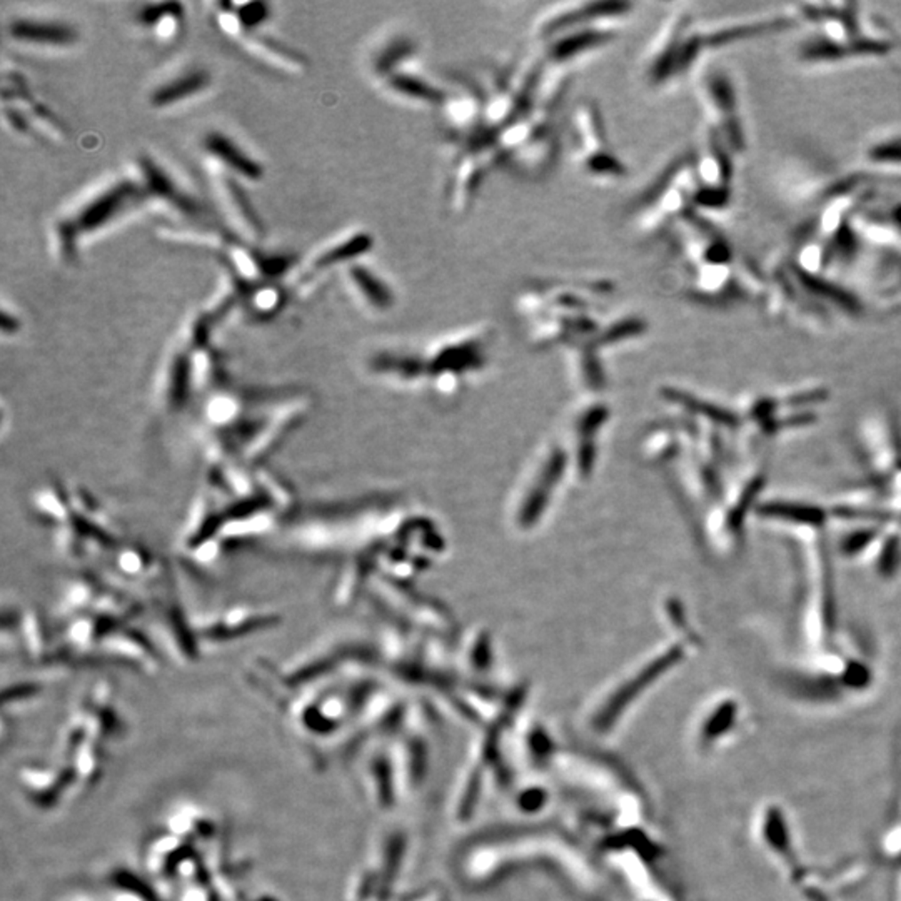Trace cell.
<instances>
[{
	"label": "cell",
	"mask_w": 901,
	"mask_h": 901,
	"mask_svg": "<svg viewBox=\"0 0 901 901\" xmlns=\"http://www.w3.org/2000/svg\"><path fill=\"white\" fill-rule=\"evenodd\" d=\"M137 196H139V188L135 186L134 182L125 181V182H121L106 192H102L101 196L95 197L94 201L84 205L79 211V214L76 215V219L70 222L79 234L93 232V230L102 228L104 224H108L109 221H112L129 202L134 201Z\"/></svg>",
	"instance_id": "cell-5"
},
{
	"label": "cell",
	"mask_w": 901,
	"mask_h": 901,
	"mask_svg": "<svg viewBox=\"0 0 901 901\" xmlns=\"http://www.w3.org/2000/svg\"><path fill=\"white\" fill-rule=\"evenodd\" d=\"M388 84L394 93L409 97V99H414V101L430 102V104H439L444 101L441 89H438L434 84L426 82L422 77L414 76V74H406V72L390 74Z\"/></svg>",
	"instance_id": "cell-14"
},
{
	"label": "cell",
	"mask_w": 901,
	"mask_h": 901,
	"mask_svg": "<svg viewBox=\"0 0 901 901\" xmlns=\"http://www.w3.org/2000/svg\"><path fill=\"white\" fill-rule=\"evenodd\" d=\"M611 39H613V34L607 30L579 28L578 30L567 34L565 37L551 42V45L548 49V55L552 62L561 64V62H567V60L578 57L586 51L590 52L598 47H603L607 42H611Z\"/></svg>",
	"instance_id": "cell-9"
},
{
	"label": "cell",
	"mask_w": 901,
	"mask_h": 901,
	"mask_svg": "<svg viewBox=\"0 0 901 901\" xmlns=\"http://www.w3.org/2000/svg\"><path fill=\"white\" fill-rule=\"evenodd\" d=\"M411 51H413L411 42L404 41V39L392 42L390 47H386L381 54L377 55V72H381V74L390 72L398 62H401L406 57H409Z\"/></svg>",
	"instance_id": "cell-19"
},
{
	"label": "cell",
	"mask_w": 901,
	"mask_h": 901,
	"mask_svg": "<svg viewBox=\"0 0 901 901\" xmlns=\"http://www.w3.org/2000/svg\"><path fill=\"white\" fill-rule=\"evenodd\" d=\"M373 244H374V241H373V237L369 234L358 232V234L350 236V239H346L344 243L337 244L334 247H331L329 251H326L323 256L316 261V266L318 268H329L333 264L348 262V261L363 256L367 251H371Z\"/></svg>",
	"instance_id": "cell-17"
},
{
	"label": "cell",
	"mask_w": 901,
	"mask_h": 901,
	"mask_svg": "<svg viewBox=\"0 0 901 901\" xmlns=\"http://www.w3.org/2000/svg\"><path fill=\"white\" fill-rule=\"evenodd\" d=\"M800 20L796 15H776V17H767V19H752V20H741V22H731L720 28H710L706 32H700L701 42L704 51L706 49H723L728 45H733L736 42L748 41L760 36L768 34H778L783 30L798 26Z\"/></svg>",
	"instance_id": "cell-4"
},
{
	"label": "cell",
	"mask_w": 901,
	"mask_h": 901,
	"mask_svg": "<svg viewBox=\"0 0 901 901\" xmlns=\"http://www.w3.org/2000/svg\"><path fill=\"white\" fill-rule=\"evenodd\" d=\"M803 531V548L807 550V590L803 592V606L800 609V630L803 640L811 648H820L833 632L834 611L830 569L826 565L825 546L818 527H807Z\"/></svg>",
	"instance_id": "cell-1"
},
{
	"label": "cell",
	"mask_w": 901,
	"mask_h": 901,
	"mask_svg": "<svg viewBox=\"0 0 901 901\" xmlns=\"http://www.w3.org/2000/svg\"><path fill=\"white\" fill-rule=\"evenodd\" d=\"M205 150L213 154L222 164H226L230 171L243 175L249 181H259L264 175L262 165L253 159L247 152H244L232 139L221 133H211L204 141Z\"/></svg>",
	"instance_id": "cell-7"
},
{
	"label": "cell",
	"mask_w": 901,
	"mask_h": 901,
	"mask_svg": "<svg viewBox=\"0 0 901 901\" xmlns=\"http://www.w3.org/2000/svg\"><path fill=\"white\" fill-rule=\"evenodd\" d=\"M232 196H234V199L237 202V205H239L241 213H243V214L245 215V219L249 221V224H253V226H254V229H259V221H257V217L254 215L256 213H254V209H253V205L249 204V201L245 199L243 190H239V189L236 188V186H232Z\"/></svg>",
	"instance_id": "cell-21"
},
{
	"label": "cell",
	"mask_w": 901,
	"mask_h": 901,
	"mask_svg": "<svg viewBox=\"0 0 901 901\" xmlns=\"http://www.w3.org/2000/svg\"><path fill=\"white\" fill-rule=\"evenodd\" d=\"M19 326H20V324H19V319L14 318V316H11L7 310H4V314H2V331H4L5 334H9V333H15V331L19 329Z\"/></svg>",
	"instance_id": "cell-22"
},
{
	"label": "cell",
	"mask_w": 901,
	"mask_h": 901,
	"mask_svg": "<svg viewBox=\"0 0 901 901\" xmlns=\"http://www.w3.org/2000/svg\"><path fill=\"white\" fill-rule=\"evenodd\" d=\"M211 84V76L205 70H190L175 77L174 81L167 82L154 91L150 102L156 108H167L175 102H181L188 97L204 91Z\"/></svg>",
	"instance_id": "cell-10"
},
{
	"label": "cell",
	"mask_w": 901,
	"mask_h": 901,
	"mask_svg": "<svg viewBox=\"0 0 901 901\" xmlns=\"http://www.w3.org/2000/svg\"><path fill=\"white\" fill-rule=\"evenodd\" d=\"M11 36L17 41L64 47L77 41V32L68 24L19 19L11 24Z\"/></svg>",
	"instance_id": "cell-8"
},
{
	"label": "cell",
	"mask_w": 901,
	"mask_h": 901,
	"mask_svg": "<svg viewBox=\"0 0 901 901\" xmlns=\"http://www.w3.org/2000/svg\"><path fill=\"white\" fill-rule=\"evenodd\" d=\"M630 4L624 2H592L584 4L576 9H571L563 14L554 15L550 20L543 22L541 34L543 36H554L567 28H573L576 24L583 22H596L605 19H616L619 15H624L630 11Z\"/></svg>",
	"instance_id": "cell-6"
},
{
	"label": "cell",
	"mask_w": 901,
	"mask_h": 901,
	"mask_svg": "<svg viewBox=\"0 0 901 901\" xmlns=\"http://www.w3.org/2000/svg\"><path fill=\"white\" fill-rule=\"evenodd\" d=\"M142 171L146 175L149 190L152 194L164 197L167 201L174 202L175 205L181 207L182 211H188V213L196 211V204L186 197L179 189H175L171 177L161 171L150 159L142 161Z\"/></svg>",
	"instance_id": "cell-15"
},
{
	"label": "cell",
	"mask_w": 901,
	"mask_h": 901,
	"mask_svg": "<svg viewBox=\"0 0 901 901\" xmlns=\"http://www.w3.org/2000/svg\"><path fill=\"white\" fill-rule=\"evenodd\" d=\"M583 167L584 171L594 177L601 179H619L626 175L624 164L619 161L618 157L607 150H601L591 154L588 157H583Z\"/></svg>",
	"instance_id": "cell-18"
},
{
	"label": "cell",
	"mask_w": 901,
	"mask_h": 901,
	"mask_svg": "<svg viewBox=\"0 0 901 901\" xmlns=\"http://www.w3.org/2000/svg\"><path fill=\"white\" fill-rule=\"evenodd\" d=\"M861 157L872 167L901 169V133L874 135L863 146Z\"/></svg>",
	"instance_id": "cell-12"
},
{
	"label": "cell",
	"mask_w": 901,
	"mask_h": 901,
	"mask_svg": "<svg viewBox=\"0 0 901 901\" xmlns=\"http://www.w3.org/2000/svg\"><path fill=\"white\" fill-rule=\"evenodd\" d=\"M352 284L363 294L364 299L379 310H390L394 296L388 284L382 283L373 270L364 266H352L350 270Z\"/></svg>",
	"instance_id": "cell-13"
},
{
	"label": "cell",
	"mask_w": 901,
	"mask_h": 901,
	"mask_svg": "<svg viewBox=\"0 0 901 901\" xmlns=\"http://www.w3.org/2000/svg\"><path fill=\"white\" fill-rule=\"evenodd\" d=\"M182 14V5L181 4H173V2H167V4H152V5H146L141 12H139V20L144 24V26H156L159 24L162 19H177Z\"/></svg>",
	"instance_id": "cell-20"
},
{
	"label": "cell",
	"mask_w": 901,
	"mask_h": 901,
	"mask_svg": "<svg viewBox=\"0 0 901 901\" xmlns=\"http://www.w3.org/2000/svg\"><path fill=\"white\" fill-rule=\"evenodd\" d=\"M701 94L710 117V127L723 139L733 156H743L748 149L746 131L741 117L736 87L725 70H710L703 76Z\"/></svg>",
	"instance_id": "cell-2"
},
{
	"label": "cell",
	"mask_w": 901,
	"mask_h": 901,
	"mask_svg": "<svg viewBox=\"0 0 901 901\" xmlns=\"http://www.w3.org/2000/svg\"><path fill=\"white\" fill-rule=\"evenodd\" d=\"M575 127L583 157L605 150V127L596 106H592L590 102L581 104L575 116Z\"/></svg>",
	"instance_id": "cell-11"
},
{
	"label": "cell",
	"mask_w": 901,
	"mask_h": 901,
	"mask_svg": "<svg viewBox=\"0 0 901 901\" xmlns=\"http://www.w3.org/2000/svg\"><path fill=\"white\" fill-rule=\"evenodd\" d=\"M689 30H691V15L688 12H680L672 17L666 28L663 30V34L659 36L658 44L648 64V79L653 85L664 84L676 76L680 52Z\"/></svg>",
	"instance_id": "cell-3"
},
{
	"label": "cell",
	"mask_w": 901,
	"mask_h": 901,
	"mask_svg": "<svg viewBox=\"0 0 901 901\" xmlns=\"http://www.w3.org/2000/svg\"><path fill=\"white\" fill-rule=\"evenodd\" d=\"M485 165L486 161H483V157L481 159L470 157L459 165L456 184L453 188V199H455L453 204H456V207L464 209L468 205V202H471L472 196L485 175Z\"/></svg>",
	"instance_id": "cell-16"
}]
</instances>
